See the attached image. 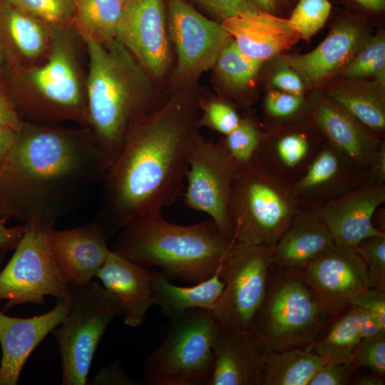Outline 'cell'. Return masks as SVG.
<instances>
[{"label":"cell","instance_id":"c3c4849f","mask_svg":"<svg viewBox=\"0 0 385 385\" xmlns=\"http://www.w3.org/2000/svg\"><path fill=\"white\" fill-rule=\"evenodd\" d=\"M26 231L24 225L7 227L0 216V250H14Z\"/></svg>","mask_w":385,"mask_h":385},{"label":"cell","instance_id":"8d00e7d4","mask_svg":"<svg viewBox=\"0 0 385 385\" xmlns=\"http://www.w3.org/2000/svg\"><path fill=\"white\" fill-rule=\"evenodd\" d=\"M241 117L235 107L217 98L200 99L199 124L226 135L238 125Z\"/></svg>","mask_w":385,"mask_h":385},{"label":"cell","instance_id":"4fadbf2b","mask_svg":"<svg viewBox=\"0 0 385 385\" xmlns=\"http://www.w3.org/2000/svg\"><path fill=\"white\" fill-rule=\"evenodd\" d=\"M116 38L158 85L173 62L165 0H126Z\"/></svg>","mask_w":385,"mask_h":385},{"label":"cell","instance_id":"7dc6e473","mask_svg":"<svg viewBox=\"0 0 385 385\" xmlns=\"http://www.w3.org/2000/svg\"><path fill=\"white\" fill-rule=\"evenodd\" d=\"M366 182L371 184H385V144L380 145L376 155L366 171Z\"/></svg>","mask_w":385,"mask_h":385},{"label":"cell","instance_id":"74e56055","mask_svg":"<svg viewBox=\"0 0 385 385\" xmlns=\"http://www.w3.org/2000/svg\"><path fill=\"white\" fill-rule=\"evenodd\" d=\"M43 23L59 24L71 20L73 0H4Z\"/></svg>","mask_w":385,"mask_h":385},{"label":"cell","instance_id":"d6a6232c","mask_svg":"<svg viewBox=\"0 0 385 385\" xmlns=\"http://www.w3.org/2000/svg\"><path fill=\"white\" fill-rule=\"evenodd\" d=\"M262 62L244 54L230 36L222 48L212 68L215 81L222 86L242 91L256 78Z\"/></svg>","mask_w":385,"mask_h":385},{"label":"cell","instance_id":"7bdbcfd3","mask_svg":"<svg viewBox=\"0 0 385 385\" xmlns=\"http://www.w3.org/2000/svg\"><path fill=\"white\" fill-rule=\"evenodd\" d=\"M351 307L373 314L385 328V289L368 288L352 300Z\"/></svg>","mask_w":385,"mask_h":385},{"label":"cell","instance_id":"ba28073f","mask_svg":"<svg viewBox=\"0 0 385 385\" xmlns=\"http://www.w3.org/2000/svg\"><path fill=\"white\" fill-rule=\"evenodd\" d=\"M70 290L68 312L51 333L61 356V384L85 385L100 341L123 313L115 297L94 279Z\"/></svg>","mask_w":385,"mask_h":385},{"label":"cell","instance_id":"d4e9b609","mask_svg":"<svg viewBox=\"0 0 385 385\" xmlns=\"http://www.w3.org/2000/svg\"><path fill=\"white\" fill-rule=\"evenodd\" d=\"M224 286L219 270L210 278L187 287L175 285L164 273L153 272V303L169 317L195 309L212 311Z\"/></svg>","mask_w":385,"mask_h":385},{"label":"cell","instance_id":"5bb4252c","mask_svg":"<svg viewBox=\"0 0 385 385\" xmlns=\"http://www.w3.org/2000/svg\"><path fill=\"white\" fill-rule=\"evenodd\" d=\"M306 283L336 318L370 288L365 262L356 247L334 245L301 270Z\"/></svg>","mask_w":385,"mask_h":385},{"label":"cell","instance_id":"52a82bcc","mask_svg":"<svg viewBox=\"0 0 385 385\" xmlns=\"http://www.w3.org/2000/svg\"><path fill=\"white\" fill-rule=\"evenodd\" d=\"M170 318L165 337L144 366L147 385H208L212 347L220 326L212 311L195 309Z\"/></svg>","mask_w":385,"mask_h":385},{"label":"cell","instance_id":"6f0895ef","mask_svg":"<svg viewBox=\"0 0 385 385\" xmlns=\"http://www.w3.org/2000/svg\"><path fill=\"white\" fill-rule=\"evenodd\" d=\"M6 251L5 250H0V265L3 262L5 256H6Z\"/></svg>","mask_w":385,"mask_h":385},{"label":"cell","instance_id":"b9f144b4","mask_svg":"<svg viewBox=\"0 0 385 385\" xmlns=\"http://www.w3.org/2000/svg\"><path fill=\"white\" fill-rule=\"evenodd\" d=\"M356 369L354 362L325 363L317 371L308 385L346 384Z\"/></svg>","mask_w":385,"mask_h":385},{"label":"cell","instance_id":"4dcf8cb0","mask_svg":"<svg viewBox=\"0 0 385 385\" xmlns=\"http://www.w3.org/2000/svg\"><path fill=\"white\" fill-rule=\"evenodd\" d=\"M317 153L309 137L300 132L284 134L273 145L262 143L260 151L271 165L292 182L302 175Z\"/></svg>","mask_w":385,"mask_h":385},{"label":"cell","instance_id":"f5cc1de1","mask_svg":"<svg viewBox=\"0 0 385 385\" xmlns=\"http://www.w3.org/2000/svg\"><path fill=\"white\" fill-rule=\"evenodd\" d=\"M359 8L372 12L381 13L385 9V0H349Z\"/></svg>","mask_w":385,"mask_h":385},{"label":"cell","instance_id":"11a10c76","mask_svg":"<svg viewBox=\"0 0 385 385\" xmlns=\"http://www.w3.org/2000/svg\"><path fill=\"white\" fill-rule=\"evenodd\" d=\"M354 384L356 385H384V381L382 379V377L374 374L363 375L358 377Z\"/></svg>","mask_w":385,"mask_h":385},{"label":"cell","instance_id":"681fc988","mask_svg":"<svg viewBox=\"0 0 385 385\" xmlns=\"http://www.w3.org/2000/svg\"><path fill=\"white\" fill-rule=\"evenodd\" d=\"M354 308L361 339L385 330L373 314L361 309Z\"/></svg>","mask_w":385,"mask_h":385},{"label":"cell","instance_id":"f1b7e54d","mask_svg":"<svg viewBox=\"0 0 385 385\" xmlns=\"http://www.w3.org/2000/svg\"><path fill=\"white\" fill-rule=\"evenodd\" d=\"M126 0H73L71 21L87 42L107 43L116 38Z\"/></svg>","mask_w":385,"mask_h":385},{"label":"cell","instance_id":"7c38bea8","mask_svg":"<svg viewBox=\"0 0 385 385\" xmlns=\"http://www.w3.org/2000/svg\"><path fill=\"white\" fill-rule=\"evenodd\" d=\"M237 169L217 143L206 140L201 134L197 138L189 158L185 203L192 210L208 215L230 241L233 225L230 197Z\"/></svg>","mask_w":385,"mask_h":385},{"label":"cell","instance_id":"30bf717a","mask_svg":"<svg viewBox=\"0 0 385 385\" xmlns=\"http://www.w3.org/2000/svg\"><path fill=\"white\" fill-rule=\"evenodd\" d=\"M46 232L26 226L13 256L0 272V301L6 300L4 312L20 304H43L46 296L70 302V286L56 265Z\"/></svg>","mask_w":385,"mask_h":385},{"label":"cell","instance_id":"d590c367","mask_svg":"<svg viewBox=\"0 0 385 385\" xmlns=\"http://www.w3.org/2000/svg\"><path fill=\"white\" fill-rule=\"evenodd\" d=\"M331 10L329 0H299L289 20L301 38L308 40L324 26Z\"/></svg>","mask_w":385,"mask_h":385},{"label":"cell","instance_id":"f546056e","mask_svg":"<svg viewBox=\"0 0 385 385\" xmlns=\"http://www.w3.org/2000/svg\"><path fill=\"white\" fill-rule=\"evenodd\" d=\"M361 339L356 309L350 307L306 348L319 356L325 363L353 362L355 349Z\"/></svg>","mask_w":385,"mask_h":385},{"label":"cell","instance_id":"836d02e7","mask_svg":"<svg viewBox=\"0 0 385 385\" xmlns=\"http://www.w3.org/2000/svg\"><path fill=\"white\" fill-rule=\"evenodd\" d=\"M224 136L217 143L238 168L255 158L265 139L257 123L250 116L241 118L237 128Z\"/></svg>","mask_w":385,"mask_h":385},{"label":"cell","instance_id":"d6986e66","mask_svg":"<svg viewBox=\"0 0 385 385\" xmlns=\"http://www.w3.org/2000/svg\"><path fill=\"white\" fill-rule=\"evenodd\" d=\"M366 42L359 22L354 17L344 16L314 50L304 54L285 56L282 61L303 83L316 86L342 71Z\"/></svg>","mask_w":385,"mask_h":385},{"label":"cell","instance_id":"484cf974","mask_svg":"<svg viewBox=\"0 0 385 385\" xmlns=\"http://www.w3.org/2000/svg\"><path fill=\"white\" fill-rule=\"evenodd\" d=\"M360 174L362 173L350 168L329 145L319 149L293 185L302 208L308 200L318 201L322 195L331 196L332 190L338 191L346 184L357 183L349 178H358Z\"/></svg>","mask_w":385,"mask_h":385},{"label":"cell","instance_id":"8992f818","mask_svg":"<svg viewBox=\"0 0 385 385\" xmlns=\"http://www.w3.org/2000/svg\"><path fill=\"white\" fill-rule=\"evenodd\" d=\"M334 319L306 283L301 270L271 265L265 297L252 329L264 350L306 347Z\"/></svg>","mask_w":385,"mask_h":385},{"label":"cell","instance_id":"e575fe53","mask_svg":"<svg viewBox=\"0 0 385 385\" xmlns=\"http://www.w3.org/2000/svg\"><path fill=\"white\" fill-rule=\"evenodd\" d=\"M342 71V76L348 79L374 77L376 81L384 84V37L377 36L366 43Z\"/></svg>","mask_w":385,"mask_h":385},{"label":"cell","instance_id":"8fae6325","mask_svg":"<svg viewBox=\"0 0 385 385\" xmlns=\"http://www.w3.org/2000/svg\"><path fill=\"white\" fill-rule=\"evenodd\" d=\"M165 3L169 36L177 58L170 78L173 91L196 85L200 76L213 68L230 36L186 0Z\"/></svg>","mask_w":385,"mask_h":385},{"label":"cell","instance_id":"f6af8a7d","mask_svg":"<svg viewBox=\"0 0 385 385\" xmlns=\"http://www.w3.org/2000/svg\"><path fill=\"white\" fill-rule=\"evenodd\" d=\"M272 83L281 91L302 96L304 91V83L300 76L291 68L279 71L272 78Z\"/></svg>","mask_w":385,"mask_h":385},{"label":"cell","instance_id":"7402d4cb","mask_svg":"<svg viewBox=\"0 0 385 385\" xmlns=\"http://www.w3.org/2000/svg\"><path fill=\"white\" fill-rule=\"evenodd\" d=\"M96 277L115 297L124 324L131 327L140 325L154 305L153 272L111 250Z\"/></svg>","mask_w":385,"mask_h":385},{"label":"cell","instance_id":"5b68a950","mask_svg":"<svg viewBox=\"0 0 385 385\" xmlns=\"http://www.w3.org/2000/svg\"><path fill=\"white\" fill-rule=\"evenodd\" d=\"M300 209L293 182L260 153L237 169L230 197L234 240L271 247Z\"/></svg>","mask_w":385,"mask_h":385},{"label":"cell","instance_id":"bcb514c9","mask_svg":"<svg viewBox=\"0 0 385 385\" xmlns=\"http://www.w3.org/2000/svg\"><path fill=\"white\" fill-rule=\"evenodd\" d=\"M0 124L19 133L23 128L22 121L14 104L0 91Z\"/></svg>","mask_w":385,"mask_h":385},{"label":"cell","instance_id":"816d5d0a","mask_svg":"<svg viewBox=\"0 0 385 385\" xmlns=\"http://www.w3.org/2000/svg\"><path fill=\"white\" fill-rule=\"evenodd\" d=\"M16 135V132L0 124V169L14 145Z\"/></svg>","mask_w":385,"mask_h":385},{"label":"cell","instance_id":"6da1fadb","mask_svg":"<svg viewBox=\"0 0 385 385\" xmlns=\"http://www.w3.org/2000/svg\"><path fill=\"white\" fill-rule=\"evenodd\" d=\"M200 99L195 85L173 91L130 127L103 180L96 222L107 236L135 217L161 214L181 195L191 149L200 135Z\"/></svg>","mask_w":385,"mask_h":385},{"label":"cell","instance_id":"83f0119b","mask_svg":"<svg viewBox=\"0 0 385 385\" xmlns=\"http://www.w3.org/2000/svg\"><path fill=\"white\" fill-rule=\"evenodd\" d=\"M324 364L319 356L306 347L264 350L259 385H308Z\"/></svg>","mask_w":385,"mask_h":385},{"label":"cell","instance_id":"7a4b0ae2","mask_svg":"<svg viewBox=\"0 0 385 385\" xmlns=\"http://www.w3.org/2000/svg\"><path fill=\"white\" fill-rule=\"evenodd\" d=\"M111 165L92 132L24 123L0 169V216L48 230Z\"/></svg>","mask_w":385,"mask_h":385},{"label":"cell","instance_id":"9a60e30c","mask_svg":"<svg viewBox=\"0 0 385 385\" xmlns=\"http://www.w3.org/2000/svg\"><path fill=\"white\" fill-rule=\"evenodd\" d=\"M73 54L68 41L57 38L47 63L32 70L29 78L41 98L38 109L41 114L78 118L88 123L87 104L83 100Z\"/></svg>","mask_w":385,"mask_h":385},{"label":"cell","instance_id":"cb8c5ba5","mask_svg":"<svg viewBox=\"0 0 385 385\" xmlns=\"http://www.w3.org/2000/svg\"><path fill=\"white\" fill-rule=\"evenodd\" d=\"M334 245L329 229L316 210L302 208L271 247L272 264L302 270Z\"/></svg>","mask_w":385,"mask_h":385},{"label":"cell","instance_id":"44dd1931","mask_svg":"<svg viewBox=\"0 0 385 385\" xmlns=\"http://www.w3.org/2000/svg\"><path fill=\"white\" fill-rule=\"evenodd\" d=\"M246 56L264 62L297 44L301 36L289 19L257 10L221 21Z\"/></svg>","mask_w":385,"mask_h":385},{"label":"cell","instance_id":"9f6ffc18","mask_svg":"<svg viewBox=\"0 0 385 385\" xmlns=\"http://www.w3.org/2000/svg\"><path fill=\"white\" fill-rule=\"evenodd\" d=\"M4 62V51H3L2 46L0 42V72L2 70Z\"/></svg>","mask_w":385,"mask_h":385},{"label":"cell","instance_id":"ee69618b","mask_svg":"<svg viewBox=\"0 0 385 385\" xmlns=\"http://www.w3.org/2000/svg\"><path fill=\"white\" fill-rule=\"evenodd\" d=\"M221 21L240 12L257 11L249 0H195Z\"/></svg>","mask_w":385,"mask_h":385},{"label":"cell","instance_id":"ab89813d","mask_svg":"<svg viewBox=\"0 0 385 385\" xmlns=\"http://www.w3.org/2000/svg\"><path fill=\"white\" fill-rule=\"evenodd\" d=\"M353 362L356 368L366 367L373 373L385 375V330L364 337L357 345Z\"/></svg>","mask_w":385,"mask_h":385},{"label":"cell","instance_id":"3957f363","mask_svg":"<svg viewBox=\"0 0 385 385\" xmlns=\"http://www.w3.org/2000/svg\"><path fill=\"white\" fill-rule=\"evenodd\" d=\"M86 43L88 124L113 163L130 127L158 108L168 96L162 95L158 84L117 38L107 43Z\"/></svg>","mask_w":385,"mask_h":385},{"label":"cell","instance_id":"e0dca14e","mask_svg":"<svg viewBox=\"0 0 385 385\" xmlns=\"http://www.w3.org/2000/svg\"><path fill=\"white\" fill-rule=\"evenodd\" d=\"M385 202V184L362 183L316 208L335 245L356 247L363 240L385 235L372 223L377 208Z\"/></svg>","mask_w":385,"mask_h":385},{"label":"cell","instance_id":"f907efd6","mask_svg":"<svg viewBox=\"0 0 385 385\" xmlns=\"http://www.w3.org/2000/svg\"><path fill=\"white\" fill-rule=\"evenodd\" d=\"M100 384H135L120 369L118 365L112 364L99 373L97 376Z\"/></svg>","mask_w":385,"mask_h":385},{"label":"cell","instance_id":"9c48e42d","mask_svg":"<svg viewBox=\"0 0 385 385\" xmlns=\"http://www.w3.org/2000/svg\"><path fill=\"white\" fill-rule=\"evenodd\" d=\"M272 265L271 247L231 242L219 269L224 289L212 311L220 327L252 334Z\"/></svg>","mask_w":385,"mask_h":385},{"label":"cell","instance_id":"db71d44e","mask_svg":"<svg viewBox=\"0 0 385 385\" xmlns=\"http://www.w3.org/2000/svg\"><path fill=\"white\" fill-rule=\"evenodd\" d=\"M257 9L275 14L278 9L279 0H249Z\"/></svg>","mask_w":385,"mask_h":385},{"label":"cell","instance_id":"60d3db41","mask_svg":"<svg viewBox=\"0 0 385 385\" xmlns=\"http://www.w3.org/2000/svg\"><path fill=\"white\" fill-rule=\"evenodd\" d=\"M302 104V96L275 90L268 93L265 101L267 113L275 118H288L293 116L299 112Z\"/></svg>","mask_w":385,"mask_h":385},{"label":"cell","instance_id":"4316f807","mask_svg":"<svg viewBox=\"0 0 385 385\" xmlns=\"http://www.w3.org/2000/svg\"><path fill=\"white\" fill-rule=\"evenodd\" d=\"M332 85L327 96L342 106L361 123L376 134L385 128L383 83L351 80Z\"/></svg>","mask_w":385,"mask_h":385},{"label":"cell","instance_id":"603a6c76","mask_svg":"<svg viewBox=\"0 0 385 385\" xmlns=\"http://www.w3.org/2000/svg\"><path fill=\"white\" fill-rule=\"evenodd\" d=\"M263 351L253 334L220 327L208 385H259Z\"/></svg>","mask_w":385,"mask_h":385},{"label":"cell","instance_id":"ac0fdd59","mask_svg":"<svg viewBox=\"0 0 385 385\" xmlns=\"http://www.w3.org/2000/svg\"><path fill=\"white\" fill-rule=\"evenodd\" d=\"M311 113L329 145L350 168L365 175L382 140L328 96L315 97Z\"/></svg>","mask_w":385,"mask_h":385},{"label":"cell","instance_id":"277c9868","mask_svg":"<svg viewBox=\"0 0 385 385\" xmlns=\"http://www.w3.org/2000/svg\"><path fill=\"white\" fill-rule=\"evenodd\" d=\"M111 248L143 267H157L180 280L197 283L220 268L232 240L210 219L179 225L149 214L135 217L118 232Z\"/></svg>","mask_w":385,"mask_h":385},{"label":"cell","instance_id":"ffe728a7","mask_svg":"<svg viewBox=\"0 0 385 385\" xmlns=\"http://www.w3.org/2000/svg\"><path fill=\"white\" fill-rule=\"evenodd\" d=\"M56 300V306L50 311L29 318L12 317L0 311V385L18 384L32 351L62 322L69 302Z\"/></svg>","mask_w":385,"mask_h":385},{"label":"cell","instance_id":"f35d334b","mask_svg":"<svg viewBox=\"0 0 385 385\" xmlns=\"http://www.w3.org/2000/svg\"><path fill=\"white\" fill-rule=\"evenodd\" d=\"M356 247L365 262L369 287L385 289V235L367 237Z\"/></svg>","mask_w":385,"mask_h":385},{"label":"cell","instance_id":"2e32d148","mask_svg":"<svg viewBox=\"0 0 385 385\" xmlns=\"http://www.w3.org/2000/svg\"><path fill=\"white\" fill-rule=\"evenodd\" d=\"M46 235L56 265L70 287L93 281L111 251L96 221L65 230L53 227Z\"/></svg>","mask_w":385,"mask_h":385},{"label":"cell","instance_id":"1f68e13d","mask_svg":"<svg viewBox=\"0 0 385 385\" xmlns=\"http://www.w3.org/2000/svg\"><path fill=\"white\" fill-rule=\"evenodd\" d=\"M7 4L0 12V20L9 41L23 56L27 58L39 56L46 45L43 22Z\"/></svg>","mask_w":385,"mask_h":385}]
</instances>
